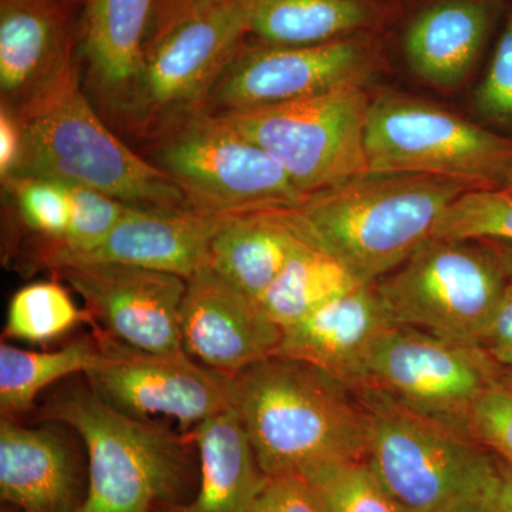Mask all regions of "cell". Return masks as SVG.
<instances>
[{
    "label": "cell",
    "instance_id": "ab89813d",
    "mask_svg": "<svg viewBox=\"0 0 512 512\" xmlns=\"http://www.w3.org/2000/svg\"><path fill=\"white\" fill-rule=\"evenodd\" d=\"M188 2H192V0H158L156 12L158 10L175 8V6L184 5V3Z\"/></svg>",
    "mask_w": 512,
    "mask_h": 512
},
{
    "label": "cell",
    "instance_id": "d6a6232c",
    "mask_svg": "<svg viewBox=\"0 0 512 512\" xmlns=\"http://www.w3.org/2000/svg\"><path fill=\"white\" fill-rule=\"evenodd\" d=\"M476 107L487 120L512 124V12L505 22L483 83L478 87Z\"/></svg>",
    "mask_w": 512,
    "mask_h": 512
},
{
    "label": "cell",
    "instance_id": "5b68a950",
    "mask_svg": "<svg viewBox=\"0 0 512 512\" xmlns=\"http://www.w3.org/2000/svg\"><path fill=\"white\" fill-rule=\"evenodd\" d=\"M356 393L369 413L366 463L404 510L444 512L487 498L495 454L380 394Z\"/></svg>",
    "mask_w": 512,
    "mask_h": 512
},
{
    "label": "cell",
    "instance_id": "44dd1931",
    "mask_svg": "<svg viewBox=\"0 0 512 512\" xmlns=\"http://www.w3.org/2000/svg\"><path fill=\"white\" fill-rule=\"evenodd\" d=\"M490 26L484 0H440L413 19L404 33V59L430 86H458L473 70Z\"/></svg>",
    "mask_w": 512,
    "mask_h": 512
},
{
    "label": "cell",
    "instance_id": "4316f807",
    "mask_svg": "<svg viewBox=\"0 0 512 512\" xmlns=\"http://www.w3.org/2000/svg\"><path fill=\"white\" fill-rule=\"evenodd\" d=\"M92 319V313L80 309L62 285L35 282L23 286L10 299L3 335L42 345L63 338Z\"/></svg>",
    "mask_w": 512,
    "mask_h": 512
},
{
    "label": "cell",
    "instance_id": "8fae6325",
    "mask_svg": "<svg viewBox=\"0 0 512 512\" xmlns=\"http://www.w3.org/2000/svg\"><path fill=\"white\" fill-rule=\"evenodd\" d=\"M503 366L478 346L393 326L376 343L362 386L403 409L470 437V416L480 394ZM474 440V439H473Z\"/></svg>",
    "mask_w": 512,
    "mask_h": 512
},
{
    "label": "cell",
    "instance_id": "2e32d148",
    "mask_svg": "<svg viewBox=\"0 0 512 512\" xmlns=\"http://www.w3.org/2000/svg\"><path fill=\"white\" fill-rule=\"evenodd\" d=\"M393 326L376 285H360L284 329L275 355L318 367L357 390L376 343Z\"/></svg>",
    "mask_w": 512,
    "mask_h": 512
},
{
    "label": "cell",
    "instance_id": "5bb4252c",
    "mask_svg": "<svg viewBox=\"0 0 512 512\" xmlns=\"http://www.w3.org/2000/svg\"><path fill=\"white\" fill-rule=\"evenodd\" d=\"M55 272L82 296L111 338L147 352H183L180 309L187 281L181 276L103 262Z\"/></svg>",
    "mask_w": 512,
    "mask_h": 512
},
{
    "label": "cell",
    "instance_id": "d590c367",
    "mask_svg": "<svg viewBox=\"0 0 512 512\" xmlns=\"http://www.w3.org/2000/svg\"><path fill=\"white\" fill-rule=\"evenodd\" d=\"M23 151V130L18 113L0 103V178L6 183L15 177Z\"/></svg>",
    "mask_w": 512,
    "mask_h": 512
},
{
    "label": "cell",
    "instance_id": "484cf974",
    "mask_svg": "<svg viewBox=\"0 0 512 512\" xmlns=\"http://www.w3.org/2000/svg\"><path fill=\"white\" fill-rule=\"evenodd\" d=\"M97 339L74 340L52 352H33L0 345V410L15 419L29 412L40 392L64 377L86 373L96 360Z\"/></svg>",
    "mask_w": 512,
    "mask_h": 512
},
{
    "label": "cell",
    "instance_id": "7bdbcfd3",
    "mask_svg": "<svg viewBox=\"0 0 512 512\" xmlns=\"http://www.w3.org/2000/svg\"><path fill=\"white\" fill-rule=\"evenodd\" d=\"M504 188H507L512 194V171L510 175H508L507 181H505Z\"/></svg>",
    "mask_w": 512,
    "mask_h": 512
},
{
    "label": "cell",
    "instance_id": "277c9868",
    "mask_svg": "<svg viewBox=\"0 0 512 512\" xmlns=\"http://www.w3.org/2000/svg\"><path fill=\"white\" fill-rule=\"evenodd\" d=\"M247 35L244 0H194L158 13L117 116L134 137L154 141L204 113Z\"/></svg>",
    "mask_w": 512,
    "mask_h": 512
},
{
    "label": "cell",
    "instance_id": "1f68e13d",
    "mask_svg": "<svg viewBox=\"0 0 512 512\" xmlns=\"http://www.w3.org/2000/svg\"><path fill=\"white\" fill-rule=\"evenodd\" d=\"M470 430L478 444L512 466V390L500 377L474 404Z\"/></svg>",
    "mask_w": 512,
    "mask_h": 512
},
{
    "label": "cell",
    "instance_id": "f6af8a7d",
    "mask_svg": "<svg viewBox=\"0 0 512 512\" xmlns=\"http://www.w3.org/2000/svg\"><path fill=\"white\" fill-rule=\"evenodd\" d=\"M72 2H77V0H72Z\"/></svg>",
    "mask_w": 512,
    "mask_h": 512
},
{
    "label": "cell",
    "instance_id": "cb8c5ba5",
    "mask_svg": "<svg viewBox=\"0 0 512 512\" xmlns=\"http://www.w3.org/2000/svg\"><path fill=\"white\" fill-rule=\"evenodd\" d=\"M248 33L264 45L309 46L372 28V0H244Z\"/></svg>",
    "mask_w": 512,
    "mask_h": 512
},
{
    "label": "cell",
    "instance_id": "3957f363",
    "mask_svg": "<svg viewBox=\"0 0 512 512\" xmlns=\"http://www.w3.org/2000/svg\"><path fill=\"white\" fill-rule=\"evenodd\" d=\"M13 110L23 130L22 158L13 178H50L131 205L190 210L174 181L100 119L82 89L74 57Z\"/></svg>",
    "mask_w": 512,
    "mask_h": 512
},
{
    "label": "cell",
    "instance_id": "8992f818",
    "mask_svg": "<svg viewBox=\"0 0 512 512\" xmlns=\"http://www.w3.org/2000/svg\"><path fill=\"white\" fill-rule=\"evenodd\" d=\"M45 417L76 431L87 448L89 487L80 512H151L180 487L183 443L163 424L117 412L90 389L56 399Z\"/></svg>",
    "mask_w": 512,
    "mask_h": 512
},
{
    "label": "cell",
    "instance_id": "ffe728a7",
    "mask_svg": "<svg viewBox=\"0 0 512 512\" xmlns=\"http://www.w3.org/2000/svg\"><path fill=\"white\" fill-rule=\"evenodd\" d=\"M158 0H84L82 52L90 84L114 113L143 63Z\"/></svg>",
    "mask_w": 512,
    "mask_h": 512
},
{
    "label": "cell",
    "instance_id": "7a4b0ae2",
    "mask_svg": "<svg viewBox=\"0 0 512 512\" xmlns=\"http://www.w3.org/2000/svg\"><path fill=\"white\" fill-rule=\"evenodd\" d=\"M232 382L234 407L266 477L305 478L330 464L366 460L365 403L318 367L274 355Z\"/></svg>",
    "mask_w": 512,
    "mask_h": 512
},
{
    "label": "cell",
    "instance_id": "4dcf8cb0",
    "mask_svg": "<svg viewBox=\"0 0 512 512\" xmlns=\"http://www.w3.org/2000/svg\"><path fill=\"white\" fill-rule=\"evenodd\" d=\"M16 204L19 220L39 239L37 247L62 241L70 222L67 185L42 177H16L3 183Z\"/></svg>",
    "mask_w": 512,
    "mask_h": 512
},
{
    "label": "cell",
    "instance_id": "4fadbf2b",
    "mask_svg": "<svg viewBox=\"0 0 512 512\" xmlns=\"http://www.w3.org/2000/svg\"><path fill=\"white\" fill-rule=\"evenodd\" d=\"M373 69L370 46L349 36L309 46H242L212 90L214 114L265 109L363 83Z\"/></svg>",
    "mask_w": 512,
    "mask_h": 512
},
{
    "label": "cell",
    "instance_id": "e575fe53",
    "mask_svg": "<svg viewBox=\"0 0 512 512\" xmlns=\"http://www.w3.org/2000/svg\"><path fill=\"white\" fill-rule=\"evenodd\" d=\"M480 348L493 357L495 362L512 353V279L505 286L500 303L491 316Z\"/></svg>",
    "mask_w": 512,
    "mask_h": 512
},
{
    "label": "cell",
    "instance_id": "9c48e42d",
    "mask_svg": "<svg viewBox=\"0 0 512 512\" xmlns=\"http://www.w3.org/2000/svg\"><path fill=\"white\" fill-rule=\"evenodd\" d=\"M508 281L490 245L430 238L375 285L396 325L480 348Z\"/></svg>",
    "mask_w": 512,
    "mask_h": 512
},
{
    "label": "cell",
    "instance_id": "7c38bea8",
    "mask_svg": "<svg viewBox=\"0 0 512 512\" xmlns=\"http://www.w3.org/2000/svg\"><path fill=\"white\" fill-rule=\"evenodd\" d=\"M96 360L84 373L89 389L117 412L143 421L165 417L181 429L234 407V382L187 353H154L100 332Z\"/></svg>",
    "mask_w": 512,
    "mask_h": 512
},
{
    "label": "cell",
    "instance_id": "f1b7e54d",
    "mask_svg": "<svg viewBox=\"0 0 512 512\" xmlns=\"http://www.w3.org/2000/svg\"><path fill=\"white\" fill-rule=\"evenodd\" d=\"M433 238L512 245V194L507 188H473L448 205Z\"/></svg>",
    "mask_w": 512,
    "mask_h": 512
},
{
    "label": "cell",
    "instance_id": "f35d334b",
    "mask_svg": "<svg viewBox=\"0 0 512 512\" xmlns=\"http://www.w3.org/2000/svg\"><path fill=\"white\" fill-rule=\"evenodd\" d=\"M444 512H498L493 507L490 501L485 500H473L467 501V503H461L456 507L450 508V510Z\"/></svg>",
    "mask_w": 512,
    "mask_h": 512
},
{
    "label": "cell",
    "instance_id": "f546056e",
    "mask_svg": "<svg viewBox=\"0 0 512 512\" xmlns=\"http://www.w3.org/2000/svg\"><path fill=\"white\" fill-rule=\"evenodd\" d=\"M303 480L312 488L325 512H407L366 460L330 464Z\"/></svg>",
    "mask_w": 512,
    "mask_h": 512
},
{
    "label": "cell",
    "instance_id": "e0dca14e",
    "mask_svg": "<svg viewBox=\"0 0 512 512\" xmlns=\"http://www.w3.org/2000/svg\"><path fill=\"white\" fill-rule=\"evenodd\" d=\"M224 222L225 218L192 210L136 205L97 247L63 266L90 262L130 265L188 281L210 266L211 244Z\"/></svg>",
    "mask_w": 512,
    "mask_h": 512
},
{
    "label": "cell",
    "instance_id": "30bf717a",
    "mask_svg": "<svg viewBox=\"0 0 512 512\" xmlns=\"http://www.w3.org/2000/svg\"><path fill=\"white\" fill-rule=\"evenodd\" d=\"M363 83L265 109L218 114L264 148L303 197L369 171Z\"/></svg>",
    "mask_w": 512,
    "mask_h": 512
},
{
    "label": "cell",
    "instance_id": "ee69618b",
    "mask_svg": "<svg viewBox=\"0 0 512 512\" xmlns=\"http://www.w3.org/2000/svg\"><path fill=\"white\" fill-rule=\"evenodd\" d=\"M2 512H10V511L2 510Z\"/></svg>",
    "mask_w": 512,
    "mask_h": 512
},
{
    "label": "cell",
    "instance_id": "836d02e7",
    "mask_svg": "<svg viewBox=\"0 0 512 512\" xmlns=\"http://www.w3.org/2000/svg\"><path fill=\"white\" fill-rule=\"evenodd\" d=\"M251 512H325L301 477L268 478Z\"/></svg>",
    "mask_w": 512,
    "mask_h": 512
},
{
    "label": "cell",
    "instance_id": "7402d4cb",
    "mask_svg": "<svg viewBox=\"0 0 512 512\" xmlns=\"http://www.w3.org/2000/svg\"><path fill=\"white\" fill-rule=\"evenodd\" d=\"M200 453L197 497L178 512H251L268 477L235 407L202 421L192 430Z\"/></svg>",
    "mask_w": 512,
    "mask_h": 512
},
{
    "label": "cell",
    "instance_id": "60d3db41",
    "mask_svg": "<svg viewBox=\"0 0 512 512\" xmlns=\"http://www.w3.org/2000/svg\"><path fill=\"white\" fill-rule=\"evenodd\" d=\"M500 379L512 390V367L511 370L501 369Z\"/></svg>",
    "mask_w": 512,
    "mask_h": 512
},
{
    "label": "cell",
    "instance_id": "74e56055",
    "mask_svg": "<svg viewBox=\"0 0 512 512\" xmlns=\"http://www.w3.org/2000/svg\"><path fill=\"white\" fill-rule=\"evenodd\" d=\"M487 244L497 254L498 259H500L501 264L504 266L508 279H512V245L503 244V242H487Z\"/></svg>",
    "mask_w": 512,
    "mask_h": 512
},
{
    "label": "cell",
    "instance_id": "d4e9b609",
    "mask_svg": "<svg viewBox=\"0 0 512 512\" xmlns=\"http://www.w3.org/2000/svg\"><path fill=\"white\" fill-rule=\"evenodd\" d=\"M360 285L335 258L303 242L259 302L284 330Z\"/></svg>",
    "mask_w": 512,
    "mask_h": 512
},
{
    "label": "cell",
    "instance_id": "83f0119b",
    "mask_svg": "<svg viewBox=\"0 0 512 512\" xmlns=\"http://www.w3.org/2000/svg\"><path fill=\"white\" fill-rule=\"evenodd\" d=\"M66 185L72 210L66 234L57 244L37 247L35 252L36 264L53 272L97 247L111 229L136 207L83 185Z\"/></svg>",
    "mask_w": 512,
    "mask_h": 512
},
{
    "label": "cell",
    "instance_id": "8d00e7d4",
    "mask_svg": "<svg viewBox=\"0 0 512 512\" xmlns=\"http://www.w3.org/2000/svg\"><path fill=\"white\" fill-rule=\"evenodd\" d=\"M497 458V471L485 500L498 512H512V466L503 458Z\"/></svg>",
    "mask_w": 512,
    "mask_h": 512
},
{
    "label": "cell",
    "instance_id": "6da1fadb",
    "mask_svg": "<svg viewBox=\"0 0 512 512\" xmlns=\"http://www.w3.org/2000/svg\"><path fill=\"white\" fill-rule=\"evenodd\" d=\"M474 185L436 175L366 171L286 210L303 242L376 284L433 238L441 215Z\"/></svg>",
    "mask_w": 512,
    "mask_h": 512
},
{
    "label": "cell",
    "instance_id": "603a6c76",
    "mask_svg": "<svg viewBox=\"0 0 512 512\" xmlns=\"http://www.w3.org/2000/svg\"><path fill=\"white\" fill-rule=\"evenodd\" d=\"M302 244L286 210L229 217L212 241L210 266L259 301Z\"/></svg>",
    "mask_w": 512,
    "mask_h": 512
},
{
    "label": "cell",
    "instance_id": "ac0fdd59",
    "mask_svg": "<svg viewBox=\"0 0 512 512\" xmlns=\"http://www.w3.org/2000/svg\"><path fill=\"white\" fill-rule=\"evenodd\" d=\"M72 0H0V94L16 109L74 57Z\"/></svg>",
    "mask_w": 512,
    "mask_h": 512
},
{
    "label": "cell",
    "instance_id": "52a82bcc",
    "mask_svg": "<svg viewBox=\"0 0 512 512\" xmlns=\"http://www.w3.org/2000/svg\"><path fill=\"white\" fill-rule=\"evenodd\" d=\"M151 143L148 160L183 191L192 211L229 218L291 210L305 200L264 148L210 111Z\"/></svg>",
    "mask_w": 512,
    "mask_h": 512
},
{
    "label": "cell",
    "instance_id": "d6986e66",
    "mask_svg": "<svg viewBox=\"0 0 512 512\" xmlns=\"http://www.w3.org/2000/svg\"><path fill=\"white\" fill-rule=\"evenodd\" d=\"M0 497L23 512H80L79 477L69 447L52 431L0 423Z\"/></svg>",
    "mask_w": 512,
    "mask_h": 512
},
{
    "label": "cell",
    "instance_id": "9a60e30c",
    "mask_svg": "<svg viewBox=\"0 0 512 512\" xmlns=\"http://www.w3.org/2000/svg\"><path fill=\"white\" fill-rule=\"evenodd\" d=\"M180 332L188 356L229 379L274 356L284 335L258 299L222 278L211 266L187 281Z\"/></svg>",
    "mask_w": 512,
    "mask_h": 512
},
{
    "label": "cell",
    "instance_id": "ba28073f",
    "mask_svg": "<svg viewBox=\"0 0 512 512\" xmlns=\"http://www.w3.org/2000/svg\"><path fill=\"white\" fill-rule=\"evenodd\" d=\"M365 148L372 171L436 175L478 188L505 184L512 140L430 101L396 92L370 100Z\"/></svg>",
    "mask_w": 512,
    "mask_h": 512
},
{
    "label": "cell",
    "instance_id": "b9f144b4",
    "mask_svg": "<svg viewBox=\"0 0 512 512\" xmlns=\"http://www.w3.org/2000/svg\"><path fill=\"white\" fill-rule=\"evenodd\" d=\"M497 363L503 367H512V353H510V355L501 357Z\"/></svg>",
    "mask_w": 512,
    "mask_h": 512
}]
</instances>
